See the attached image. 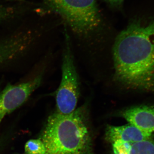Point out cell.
Returning <instances> with one entry per match:
<instances>
[{
  "mask_svg": "<svg viewBox=\"0 0 154 154\" xmlns=\"http://www.w3.org/2000/svg\"><path fill=\"white\" fill-rule=\"evenodd\" d=\"M86 106L72 113L50 115L39 137L44 154H94Z\"/></svg>",
  "mask_w": 154,
  "mask_h": 154,
  "instance_id": "cell-2",
  "label": "cell"
},
{
  "mask_svg": "<svg viewBox=\"0 0 154 154\" xmlns=\"http://www.w3.org/2000/svg\"><path fill=\"white\" fill-rule=\"evenodd\" d=\"M17 13L18 10L14 7L0 6V22L14 18Z\"/></svg>",
  "mask_w": 154,
  "mask_h": 154,
  "instance_id": "cell-11",
  "label": "cell"
},
{
  "mask_svg": "<svg viewBox=\"0 0 154 154\" xmlns=\"http://www.w3.org/2000/svg\"><path fill=\"white\" fill-rule=\"evenodd\" d=\"M61 70L60 85L56 93L57 111L68 114L76 109L80 96L79 79L68 38L64 48Z\"/></svg>",
  "mask_w": 154,
  "mask_h": 154,
  "instance_id": "cell-4",
  "label": "cell"
},
{
  "mask_svg": "<svg viewBox=\"0 0 154 154\" xmlns=\"http://www.w3.org/2000/svg\"><path fill=\"white\" fill-rule=\"evenodd\" d=\"M151 137L129 123L122 126L109 125L105 132L106 140L111 144L116 141L133 144Z\"/></svg>",
  "mask_w": 154,
  "mask_h": 154,
  "instance_id": "cell-7",
  "label": "cell"
},
{
  "mask_svg": "<svg viewBox=\"0 0 154 154\" xmlns=\"http://www.w3.org/2000/svg\"><path fill=\"white\" fill-rule=\"evenodd\" d=\"M42 74L17 85L9 84L0 93V123L6 116L22 106L41 85Z\"/></svg>",
  "mask_w": 154,
  "mask_h": 154,
  "instance_id": "cell-5",
  "label": "cell"
},
{
  "mask_svg": "<svg viewBox=\"0 0 154 154\" xmlns=\"http://www.w3.org/2000/svg\"><path fill=\"white\" fill-rule=\"evenodd\" d=\"M105 1L112 5L119 6L122 5L124 0H105Z\"/></svg>",
  "mask_w": 154,
  "mask_h": 154,
  "instance_id": "cell-12",
  "label": "cell"
},
{
  "mask_svg": "<svg viewBox=\"0 0 154 154\" xmlns=\"http://www.w3.org/2000/svg\"><path fill=\"white\" fill-rule=\"evenodd\" d=\"M119 114L129 124L146 134L152 136L154 132V106L130 107L122 110Z\"/></svg>",
  "mask_w": 154,
  "mask_h": 154,
  "instance_id": "cell-6",
  "label": "cell"
},
{
  "mask_svg": "<svg viewBox=\"0 0 154 154\" xmlns=\"http://www.w3.org/2000/svg\"><path fill=\"white\" fill-rule=\"evenodd\" d=\"M114 79L127 88L154 90V21H134L113 45Z\"/></svg>",
  "mask_w": 154,
  "mask_h": 154,
  "instance_id": "cell-1",
  "label": "cell"
},
{
  "mask_svg": "<svg viewBox=\"0 0 154 154\" xmlns=\"http://www.w3.org/2000/svg\"><path fill=\"white\" fill-rule=\"evenodd\" d=\"M130 154H154V140L151 137L133 144Z\"/></svg>",
  "mask_w": 154,
  "mask_h": 154,
  "instance_id": "cell-8",
  "label": "cell"
},
{
  "mask_svg": "<svg viewBox=\"0 0 154 154\" xmlns=\"http://www.w3.org/2000/svg\"><path fill=\"white\" fill-rule=\"evenodd\" d=\"M45 7L59 14L72 31L87 36L96 31L102 22L96 0H43Z\"/></svg>",
  "mask_w": 154,
  "mask_h": 154,
  "instance_id": "cell-3",
  "label": "cell"
},
{
  "mask_svg": "<svg viewBox=\"0 0 154 154\" xmlns=\"http://www.w3.org/2000/svg\"><path fill=\"white\" fill-rule=\"evenodd\" d=\"M25 151L26 154H44L45 147L39 139L30 140L25 144Z\"/></svg>",
  "mask_w": 154,
  "mask_h": 154,
  "instance_id": "cell-9",
  "label": "cell"
},
{
  "mask_svg": "<svg viewBox=\"0 0 154 154\" xmlns=\"http://www.w3.org/2000/svg\"><path fill=\"white\" fill-rule=\"evenodd\" d=\"M112 145L113 154H130L133 143L116 141Z\"/></svg>",
  "mask_w": 154,
  "mask_h": 154,
  "instance_id": "cell-10",
  "label": "cell"
}]
</instances>
